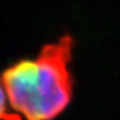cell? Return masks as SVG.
I'll return each instance as SVG.
<instances>
[{
	"instance_id": "6da1fadb",
	"label": "cell",
	"mask_w": 120,
	"mask_h": 120,
	"mask_svg": "<svg viewBox=\"0 0 120 120\" xmlns=\"http://www.w3.org/2000/svg\"><path fill=\"white\" fill-rule=\"evenodd\" d=\"M73 48V37L66 33L44 45L36 56L17 60L0 73L10 106L22 120H54L67 109L75 87Z\"/></svg>"
},
{
	"instance_id": "7a4b0ae2",
	"label": "cell",
	"mask_w": 120,
	"mask_h": 120,
	"mask_svg": "<svg viewBox=\"0 0 120 120\" xmlns=\"http://www.w3.org/2000/svg\"><path fill=\"white\" fill-rule=\"evenodd\" d=\"M0 120H22L10 106L7 94L0 83Z\"/></svg>"
}]
</instances>
